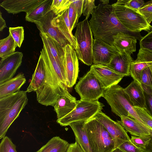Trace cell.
Here are the masks:
<instances>
[{"instance_id": "cell-1", "label": "cell", "mask_w": 152, "mask_h": 152, "mask_svg": "<svg viewBox=\"0 0 152 152\" xmlns=\"http://www.w3.org/2000/svg\"><path fill=\"white\" fill-rule=\"evenodd\" d=\"M45 68V76L42 86L35 92L38 102L54 107L58 98L67 90L65 72L48 49L43 46L40 51Z\"/></svg>"}, {"instance_id": "cell-2", "label": "cell", "mask_w": 152, "mask_h": 152, "mask_svg": "<svg viewBox=\"0 0 152 152\" xmlns=\"http://www.w3.org/2000/svg\"><path fill=\"white\" fill-rule=\"evenodd\" d=\"M89 23L94 37L97 39L113 45V37L118 32H122L134 37L140 40V33L131 32L120 22L115 15L112 5L102 3L96 6Z\"/></svg>"}, {"instance_id": "cell-3", "label": "cell", "mask_w": 152, "mask_h": 152, "mask_svg": "<svg viewBox=\"0 0 152 152\" xmlns=\"http://www.w3.org/2000/svg\"><path fill=\"white\" fill-rule=\"evenodd\" d=\"M27 92L20 91L0 99V139L5 136L10 125L27 104Z\"/></svg>"}, {"instance_id": "cell-4", "label": "cell", "mask_w": 152, "mask_h": 152, "mask_svg": "<svg viewBox=\"0 0 152 152\" xmlns=\"http://www.w3.org/2000/svg\"><path fill=\"white\" fill-rule=\"evenodd\" d=\"M103 97L110 106L111 111L116 115L120 117L122 116L131 117L144 124L124 88L120 86L117 84L105 90Z\"/></svg>"}, {"instance_id": "cell-5", "label": "cell", "mask_w": 152, "mask_h": 152, "mask_svg": "<svg viewBox=\"0 0 152 152\" xmlns=\"http://www.w3.org/2000/svg\"><path fill=\"white\" fill-rule=\"evenodd\" d=\"M85 126L92 152H111L116 148L106 128L94 117L86 121Z\"/></svg>"}, {"instance_id": "cell-6", "label": "cell", "mask_w": 152, "mask_h": 152, "mask_svg": "<svg viewBox=\"0 0 152 152\" xmlns=\"http://www.w3.org/2000/svg\"><path fill=\"white\" fill-rule=\"evenodd\" d=\"M93 34L88 19L78 23L74 35L77 45L75 50L78 59L88 66L93 64Z\"/></svg>"}, {"instance_id": "cell-7", "label": "cell", "mask_w": 152, "mask_h": 152, "mask_svg": "<svg viewBox=\"0 0 152 152\" xmlns=\"http://www.w3.org/2000/svg\"><path fill=\"white\" fill-rule=\"evenodd\" d=\"M112 5L117 18L130 31L140 33L144 30L149 32L152 30V26L137 11L116 3Z\"/></svg>"}, {"instance_id": "cell-8", "label": "cell", "mask_w": 152, "mask_h": 152, "mask_svg": "<svg viewBox=\"0 0 152 152\" xmlns=\"http://www.w3.org/2000/svg\"><path fill=\"white\" fill-rule=\"evenodd\" d=\"M104 106L98 100H77L75 108L64 117L57 119L56 122L61 126H66L73 122L87 121L102 111Z\"/></svg>"}, {"instance_id": "cell-9", "label": "cell", "mask_w": 152, "mask_h": 152, "mask_svg": "<svg viewBox=\"0 0 152 152\" xmlns=\"http://www.w3.org/2000/svg\"><path fill=\"white\" fill-rule=\"evenodd\" d=\"M75 89L80 100L88 101H98L104 91L90 70L80 78Z\"/></svg>"}, {"instance_id": "cell-10", "label": "cell", "mask_w": 152, "mask_h": 152, "mask_svg": "<svg viewBox=\"0 0 152 152\" xmlns=\"http://www.w3.org/2000/svg\"><path fill=\"white\" fill-rule=\"evenodd\" d=\"M102 124L113 139L116 148H118L122 143L130 140L127 132L117 121H114L102 111L94 117Z\"/></svg>"}, {"instance_id": "cell-11", "label": "cell", "mask_w": 152, "mask_h": 152, "mask_svg": "<svg viewBox=\"0 0 152 152\" xmlns=\"http://www.w3.org/2000/svg\"><path fill=\"white\" fill-rule=\"evenodd\" d=\"M90 70L104 91L118 84L124 77L107 65L93 64L91 66Z\"/></svg>"}, {"instance_id": "cell-12", "label": "cell", "mask_w": 152, "mask_h": 152, "mask_svg": "<svg viewBox=\"0 0 152 152\" xmlns=\"http://www.w3.org/2000/svg\"><path fill=\"white\" fill-rule=\"evenodd\" d=\"M64 66L67 87L72 88L76 83L79 72L78 58L75 50L69 44L64 47Z\"/></svg>"}, {"instance_id": "cell-13", "label": "cell", "mask_w": 152, "mask_h": 152, "mask_svg": "<svg viewBox=\"0 0 152 152\" xmlns=\"http://www.w3.org/2000/svg\"><path fill=\"white\" fill-rule=\"evenodd\" d=\"M120 53L113 46L99 39H94L93 46V63L107 65L113 58Z\"/></svg>"}, {"instance_id": "cell-14", "label": "cell", "mask_w": 152, "mask_h": 152, "mask_svg": "<svg viewBox=\"0 0 152 152\" xmlns=\"http://www.w3.org/2000/svg\"><path fill=\"white\" fill-rule=\"evenodd\" d=\"M56 16L52 11L50 10L42 18L34 23L40 32L48 34L64 48L66 45L70 44L58 29L52 25V20Z\"/></svg>"}, {"instance_id": "cell-15", "label": "cell", "mask_w": 152, "mask_h": 152, "mask_svg": "<svg viewBox=\"0 0 152 152\" xmlns=\"http://www.w3.org/2000/svg\"><path fill=\"white\" fill-rule=\"evenodd\" d=\"M23 54L16 52L1 58L0 62V83L13 77L21 66Z\"/></svg>"}, {"instance_id": "cell-16", "label": "cell", "mask_w": 152, "mask_h": 152, "mask_svg": "<svg viewBox=\"0 0 152 152\" xmlns=\"http://www.w3.org/2000/svg\"><path fill=\"white\" fill-rule=\"evenodd\" d=\"M152 65V52L140 48L137 59L132 62L129 72L130 75L140 84L142 73L146 68Z\"/></svg>"}, {"instance_id": "cell-17", "label": "cell", "mask_w": 152, "mask_h": 152, "mask_svg": "<svg viewBox=\"0 0 152 152\" xmlns=\"http://www.w3.org/2000/svg\"><path fill=\"white\" fill-rule=\"evenodd\" d=\"M44 0H4L0 6L8 13L13 14L32 10Z\"/></svg>"}, {"instance_id": "cell-18", "label": "cell", "mask_w": 152, "mask_h": 152, "mask_svg": "<svg viewBox=\"0 0 152 152\" xmlns=\"http://www.w3.org/2000/svg\"><path fill=\"white\" fill-rule=\"evenodd\" d=\"M68 8L56 15L53 19L52 24L58 29L75 50L77 45L75 37L72 33L68 18Z\"/></svg>"}, {"instance_id": "cell-19", "label": "cell", "mask_w": 152, "mask_h": 152, "mask_svg": "<svg viewBox=\"0 0 152 152\" xmlns=\"http://www.w3.org/2000/svg\"><path fill=\"white\" fill-rule=\"evenodd\" d=\"M113 46L120 53L131 55L136 50L137 39L129 34L120 32L113 37Z\"/></svg>"}, {"instance_id": "cell-20", "label": "cell", "mask_w": 152, "mask_h": 152, "mask_svg": "<svg viewBox=\"0 0 152 152\" xmlns=\"http://www.w3.org/2000/svg\"><path fill=\"white\" fill-rule=\"evenodd\" d=\"M117 121L132 136L145 137L150 136L149 128L134 118L122 116Z\"/></svg>"}, {"instance_id": "cell-21", "label": "cell", "mask_w": 152, "mask_h": 152, "mask_svg": "<svg viewBox=\"0 0 152 152\" xmlns=\"http://www.w3.org/2000/svg\"><path fill=\"white\" fill-rule=\"evenodd\" d=\"M77 102L75 97L67 90L60 96L53 107L57 119H60L71 112L76 107Z\"/></svg>"}, {"instance_id": "cell-22", "label": "cell", "mask_w": 152, "mask_h": 152, "mask_svg": "<svg viewBox=\"0 0 152 152\" xmlns=\"http://www.w3.org/2000/svg\"><path fill=\"white\" fill-rule=\"evenodd\" d=\"M132 61L130 55L120 53L115 56L107 65L124 77L128 76H130V69Z\"/></svg>"}, {"instance_id": "cell-23", "label": "cell", "mask_w": 152, "mask_h": 152, "mask_svg": "<svg viewBox=\"0 0 152 152\" xmlns=\"http://www.w3.org/2000/svg\"><path fill=\"white\" fill-rule=\"evenodd\" d=\"M124 91L134 107L146 109L144 91L140 84L133 80Z\"/></svg>"}, {"instance_id": "cell-24", "label": "cell", "mask_w": 152, "mask_h": 152, "mask_svg": "<svg viewBox=\"0 0 152 152\" xmlns=\"http://www.w3.org/2000/svg\"><path fill=\"white\" fill-rule=\"evenodd\" d=\"M39 34L43 46L48 49L52 56L65 71L64 66L65 52L64 48L48 34L40 32Z\"/></svg>"}, {"instance_id": "cell-25", "label": "cell", "mask_w": 152, "mask_h": 152, "mask_svg": "<svg viewBox=\"0 0 152 152\" xmlns=\"http://www.w3.org/2000/svg\"><path fill=\"white\" fill-rule=\"evenodd\" d=\"M26 81L24 74L21 72L14 77L0 83V99L20 91Z\"/></svg>"}, {"instance_id": "cell-26", "label": "cell", "mask_w": 152, "mask_h": 152, "mask_svg": "<svg viewBox=\"0 0 152 152\" xmlns=\"http://www.w3.org/2000/svg\"><path fill=\"white\" fill-rule=\"evenodd\" d=\"M86 121L72 122L69 125L73 130L77 142L84 152H92L87 131L85 126Z\"/></svg>"}, {"instance_id": "cell-27", "label": "cell", "mask_w": 152, "mask_h": 152, "mask_svg": "<svg viewBox=\"0 0 152 152\" xmlns=\"http://www.w3.org/2000/svg\"><path fill=\"white\" fill-rule=\"evenodd\" d=\"M45 76V64L41 54L39 56L35 71L33 74L30 83L26 91L28 92L35 91L44 83Z\"/></svg>"}, {"instance_id": "cell-28", "label": "cell", "mask_w": 152, "mask_h": 152, "mask_svg": "<svg viewBox=\"0 0 152 152\" xmlns=\"http://www.w3.org/2000/svg\"><path fill=\"white\" fill-rule=\"evenodd\" d=\"M69 145L59 137H54L35 152H66Z\"/></svg>"}, {"instance_id": "cell-29", "label": "cell", "mask_w": 152, "mask_h": 152, "mask_svg": "<svg viewBox=\"0 0 152 152\" xmlns=\"http://www.w3.org/2000/svg\"><path fill=\"white\" fill-rule=\"evenodd\" d=\"M53 0H44L35 8L26 13V20L29 22L34 23L42 18L50 11Z\"/></svg>"}, {"instance_id": "cell-30", "label": "cell", "mask_w": 152, "mask_h": 152, "mask_svg": "<svg viewBox=\"0 0 152 152\" xmlns=\"http://www.w3.org/2000/svg\"><path fill=\"white\" fill-rule=\"evenodd\" d=\"M17 47L13 39L10 35L0 40V57L3 58L15 52Z\"/></svg>"}, {"instance_id": "cell-31", "label": "cell", "mask_w": 152, "mask_h": 152, "mask_svg": "<svg viewBox=\"0 0 152 152\" xmlns=\"http://www.w3.org/2000/svg\"><path fill=\"white\" fill-rule=\"evenodd\" d=\"M140 84L143 88L152 91V65L146 68L142 71Z\"/></svg>"}, {"instance_id": "cell-32", "label": "cell", "mask_w": 152, "mask_h": 152, "mask_svg": "<svg viewBox=\"0 0 152 152\" xmlns=\"http://www.w3.org/2000/svg\"><path fill=\"white\" fill-rule=\"evenodd\" d=\"M9 34H10L17 46L20 48L24 39V29L22 26L9 28Z\"/></svg>"}, {"instance_id": "cell-33", "label": "cell", "mask_w": 152, "mask_h": 152, "mask_svg": "<svg viewBox=\"0 0 152 152\" xmlns=\"http://www.w3.org/2000/svg\"><path fill=\"white\" fill-rule=\"evenodd\" d=\"M73 0H53L50 10L57 15L62 12L69 8Z\"/></svg>"}, {"instance_id": "cell-34", "label": "cell", "mask_w": 152, "mask_h": 152, "mask_svg": "<svg viewBox=\"0 0 152 152\" xmlns=\"http://www.w3.org/2000/svg\"><path fill=\"white\" fill-rule=\"evenodd\" d=\"M134 107L144 124L152 130V117L146 109L136 107Z\"/></svg>"}, {"instance_id": "cell-35", "label": "cell", "mask_w": 152, "mask_h": 152, "mask_svg": "<svg viewBox=\"0 0 152 152\" xmlns=\"http://www.w3.org/2000/svg\"><path fill=\"white\" fill-rule=\"evenodd\" d=\"M137 11L144 17L148 23L150 24L152 21V0L145 3Z\"/></svg>"}, {"instance_id": "cell-36", "label": "cell", "mask_w": 152, "mask_h": 152, "mask_svg": "<svg viewBox=\"0 0 152 152\" xmlns=\"http://www.w3.org/2000/svg\"><path fill=\"white\" fill-rule=\"evenodd\" d=\"M16 146L8 137H4L0 144V152H17Z\"/></svg>"}, {"instance_id": "cell-37", "label": "cell", "mask_w": 152, "mask_h": 152, "mask_svg": "<svg viewBox=\"0 0 152 152\" xmlns=\"http://www.w3.org/2000/svg\"><path fill=\"white\" fill-rule=\"evenodd\" d=\"M115 3L124 5L130 8L138 11L145 3L142 0H118Z\"/></svg>"}, {"instance_id": "cell-38", "label": "cell", "mask_w": 152, "mask_h": 152, "mask_svg": "<svg viewBox=\"0 0 152 152\" xmlns=\"http://www.w3.org/2000/svg\"><path fill=\"white\" fill-rule=\"evenodd\" d=\"M151 139L150 136L145 137H138L132 135L130 140L136 147L144 151L147 145Z\"/></svg>"}, {"instance_id": "cell-39", "label": "cell", "mask_w": 152, "mask_h": 152, "mask_svg": "<svg viewBox=\"0 0 152 152\" xmlns=\"http://www.w3.org/2000/svg\"><path fill=\"white\" fill-rule=\"evenodd\" d=\"M96 6L94 0H83L82 14L88 19L94 12Z\"/></svg>"}, {"instance_id": "cell-40", "label": "cell", "mask_w": 152, "mask_h": 152, "mask_svg": "<svg viewBox=\"0 0 152 152\" xmlns=\"http://www.w3.org/2000/svg\"><path fill=\"white\" fill-rule=\"evenodd\" d=\"M68 18L72 31L73 29L77 27L79 17L72 3L68 8Z\"/></svg>"}, {"instance_id": "cell-41", "label": "cell", "mask_w": 152, "mask_h": 152, "mask_svg": "<svg viewBox=\"0 0 152 152\" xmlns=\"http://www.w3.org/2000/svg\"><path fill=\"white\" fill-rule=\"evenodd\" d=\"M140 48L152 52V30L145 36L142 37L140 41Z\"/></svg>"}, {"instance_id": "cell-42", "label": "cell", "mask_w": 152, "mask_h": 152, "mask_svg": "<svg viewBox=\"0 0 152 152\" xmlns=\"http://www.w3.org/2000/svg\"><path fill=\"white\" fill-rule=\"evenodd\" d=\"M118 148L126 152H144L143 150L135 145L130 140L124 142Z\"/></svg>"}, {"instance_id": "cell-43", "label": "cell", "mask_w": 152, "mask_h": 152, "mask_svg": "<svg viewBox=\"0 0 152 152\" xmlns=\"http://www.w3.org/2000/svg\"><path fill=\"white\" fill-rule=\"evenodd\" d=\"M146 106V110L152 117V91L143 88Z\"/></svg>"}, {"instance_id": "cell-44", "label": "cell", "mask_w": 152, "mask_h": 152, "mask_svg": "<svg viewBox=\"0 0 152 152\" xmlns=\"http://www.w3.org/2000/svg\"><path fill=\"white\" fill-rule=\"evenodd\" d=\"M83 0H73L72 3L80 18L82 14Z\"/></svg>"}, {"instance_id": "cell-45", "label": "cell", "mask_w": 152, "mask_h": 152, "mask_svg": "<svg viewBox=\"0 0 152 152\" xmlns=\"http://www.w3.org/2000/svg\"><path fill=\"white\" fill-rule=\"evenodd\" d=\"M66 152H84L79 143L77 142L70 144Z\"/></svg>"}, {"instance_id": "cell-46", "label": "cell", "mask_w": 152, "mask_h": 152, "mask_svg": "<svg viewBox=\"0 0 152 152\" xmlns=\"http://www.w3.org/2000/svg\"><path fill=\"white\" fill-rule=\"evenodd\" d=\"M151 139L146 146L144 152H152V130L149 128Z\"/></svg>"}, {"instance_id": "cell-47", "label": "cell", "mask_w": 152, "mask_h": 152, "mask_svg": "<svg viewBox=\"0 0 152 152\" xmlns=\"http://www.w3.org/2000/svg\"><path fill=\"white\" fill-rule=\"evenodd\" d=\"M5 20L3 18L2 15V13L0 12V31H1L5 28L7 27Z\"/></svg>"}, {"instance_id": "cell-48", "label": "cell", "mask_w": 152, "mask_h": 152, "mask_svg": "<svg viewBox=\"0 0 152 152\" xmlns=\"http://www.w3.org/2000/svg\"><path fill=\"white\" fill-rule=\"evenodd\" d=\"M111 152H126L119 148L115 149Z\"/></svg>"}, {"instance_id": "cell-49", "label": "cell", "mask_w": 152, "mask_h": 152, "mask_svg": "<svg viewBox=\"0 0 152 152\" xmlns=\"http://www.w3.org/2000/svg\"><path fill=\"white\" fill-rule=\"evenodd\" d=\"M100 1L101 3L105 4H108L109 1V0H100Z\"/></svg>"}]
</instances>
